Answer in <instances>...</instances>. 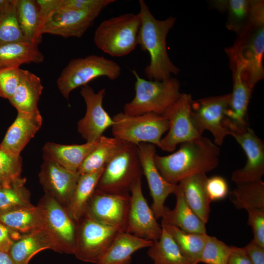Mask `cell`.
<instances>
[{
	"mask_svg": "<svg viewBox=\"0 0 264 264\" xmlns=\"http://www.w3.org/2000/svg\"><path fill=\"white\" fill-rule=\"evenodd\" d=\"M220 149L209 138L202 136L180 144L179 149L166 156L155 154L156 168L168 182L180 181L197 174H206L215 169L220 161Z\"/></svg>",
	"mask_w": 264,
	"mask_h": 264,
	"instance_id": "cell-1",
	"label": "cell"
},
{
	"mask_svg": "<svg viewBox=\"0 0 264 264\" xmlns=\"http://www.w3.org/2000/svg\"><path fill=\"white\" fill-rule=\"evenodd\" d=\"M141 25L138 45L149 53L150 62L145 68L148 80L162 81L177 75L180 70L170 60L167 51L166 38L176 19L170 17L164 20L155 19L143 0L139 1Z\"/></svg>",
	"mask_w": 264,
	"mask_h": 264,
	"instance_id": "cell-2",
	"label": "cell"
},
{
	"mask_svg": "<svg viewBox=\"0 0 264 264\" xmlns=\"http://www.w3.org/2000/svg\"><path fill=\"white\" fill-rule=\"evenodd\" d=\"M225 52L231 70H239L243 79L253 89L264 76V18L257 20L238 36Z\"/></svg>",
	"mask_w": 264,
	"mask_h": 264,
	"instance_id": "cell-3",
	"label": "cell"
},
{
	"mask_svg": "<svg viewBox=\"0 0 264 264\" xmlns=\"http://www.w3.org/2000/svg\"><path fill=\"white\" fill-rule=\"evenodd\" d=\"M135 78V95L124 104L123 112L130 115L147 113L163 115L180 96V83L174 77L162 80H146L136 70H132Z\"/></svg>",
	"mask_w": 264,
	"mask_h": 264,
	"instance_id": "cell-4",
	"label": "cell"
},
{
	"mask_svg": "<svg viewBox=\"0 0 264 264\" xmlns=\"http://www.w3.org/2000/svg\"><path fill=\"white\" fill-rule=\"evenodd\" d=\"M141 25L139 13H125L102 21L96 28L93 42L103 52L113 57L131 53L138 45Z\"/></svg>",
	"mask_w": 264,
	"mask_h": 264,
	"instance_id": "cell-5",
	"label": "cell"
},
{
	"mask_svg": "<svg viewBox=\"0 0 264 264\" xmlns=\"http://www.w3.org/2000/svg\"><path fill=\"white\" fill-rule=\"evenodd\" d=\"M142 175L137 146L124 141L105 167L96 189L111 194L130 193Z\"/></svg>",
	"mask_w": 264,
	"mask_h": 264,
	"instance_id": "cell-6",
	"label": "cell"
},
{
	"mask_svg": "<svg viewBox=\"0 0 264 264\" xmlns=\"http://www.w3.org/2000/svg\"><path fill=\"white\" fill-rule=\"evenodd\" d=\"M121 73V66L115 61L91 55L71 60L58 78L57 85L63 97L68 100L70 92L75 88L100 77L114 80Z\"/></svg>",
	"mask_w": 264,
	"mask_h": 264,
	"instance_id": "cell-7",
	"label": "cell"
},
{
	"mask_svg": "<svg viewBox=\"0 0 264 264\" xmlns=\"http://www.w3.org/2000/svg\"><path fill=\"white\" fill-rule=\"evenodd\" d=\"M113 137L138 145L148 143L160 148L162 135L169 129V122L163 115L147 113L130 115L119 112L113 117Z\"/></svg>",
	"mask_w": 264,
	"mask_h": 264,
	"instance_id": "cell-8",
	"label": "cell"
},
{
	"mask_svg": "<svg viewBox=\"0 0 264 264\" xmlns=\"http://www.w3.org/2000/svg\"><path fill=\"white\" fill-rule=\"evenodd\" d=\"M121 231L84 215L76 222L73 255L81 261L96 264Z\"/></svg>",
	"mask_w": 264,
	"mask_h": 264,
	"instance_id": "cell-9",
	"label": "cell"
},
{
	"mask_svg": "<svg viewBox=\"0 0 264 264\" xmlns=\"http://www.w3.org/2000/svg\"><path fill=\"white\" fill-rule=\"evenodd\" d=\"M38 206L44 218V228L53 242L57 252L73 254L76 222L66 208L54 198L45 194Z\"/></svg>",
	"mask_w": 264,
	"mask_h": 264,
	"instance_id": "cell-10",
	"label": "cell"
},
{
	"mask_svg": "<svg viewBox=\"0 0 264 264\" xmlns=\"http://www.w3.org/2000/svg\"><path fill=\"white\" fill-rule=\"evenodd\" d=\"M230 97V93L211 96L193 100L191 104V117L195 129L200 135L205 130L209 131L218 146L229 135L224 121Z\"/></svg>",
	"mask_w": 264,
	"mask_h": 264,
	"instance_id": "cell-11",
	"label": "cell"
},
{
	"mask_svg": "<svg viewBox=\"0 0 264 264\" xmlns=\"http://www.w3.org/2000/svg\"><path fill=\"white\" fill-rule=\"evenodd\" d=\"M191 94L181 93L179 98L163 114L169 122L168 132L160 141L162 150L171 152L177 145L199 137L200 135L193 124L191 117Z\"/></svg>",
	"mask_w": 264,
	"mask_h": 264,
	"instance_id": "cell-12",
	"label": "cell"
},
{
	"mask_svg": "<svg viewBox=\"0 0 264 264\" xmlns=\"http://www.w3.org/2000/svg\"><path fill=\"white\" fill-rule=\"evenodd\" d=\"M130 200V193L111 194L96 189L88 202L84 215L125 232Z\"/></svg>",
	"mask_w": 264,
	"mask_h": 264,
	"instance_id": "cell-13",
	"label": "cell"
},
{
	"mask_svg": "<svg viewBox=\"0 0 264 264\" xmlns=\"http://www.w3.org/2000/svg\"><path fill=\"white\" fill-rule=\"evenodd\" d=\"M244 151L246 162L243 167L233 172L231 179L237 185L262 180L264 174V143L250 128L231 131Z\"/></svg>",
	"mask_w": 264,
	"mask_h": 264,
	"instance_id": "cell-14",
	"label": "cell"
},
{
	"mask_svg": "<svg viewBox=\"0 0 264 264\" xmlns=\"http://www.w3.org/2000/svg\"><path fill=\"white\" fill-rule=\"evenodd\" d=\"M105 93V88L95 92L88 84L81 87L80 94L86 105V112L77 122V130L86 142L97 141L113 125L112 118L103 107Z\"/></svg>",
	"mask_w": 264,
	"mask_h": 264,
	"instance_id": "cell-15",
	"label": "cell"
},
{
	"mask_svg": "<svg viewBox=\"0 0 264 264\" xmlns=\"http://www.w3.org/2000/svg\"><path fill=\"white\" fill-rule=\"evenodd\" d=\"M130 193V204L125 232L141 239L153 242L158 240L162 227L157 222L143 195L141 179L134 184Z\"/></svg>",
	"mask_w": 264,
	"mask_h": 264,
	"instance_id": "cell-16",
	"label": "cell"
},
{
	"mask_svg": "<svg viewBox=\"0 0 264 264\" xmlns=\"http://www.w3.org/2000/svg\"><path fill=\"white\" fill-rule=\"evenodd\" d=\"M143 175L146 178L153 199L151 208L156 219L161 218L167 197L176 192L177 184H171L161 176L156 168L154 156L156 146L152 144L141 143L137 145Z\"/></svg>",
	"mask_w": 264,
	"mask_h": 264,
	"instance_id": "cell-17",
	"label": "cell"
},
{
	"mask_svg": "<svg viewBox=\"0 0 264 264\" xmlns=\"http://www.w3.org/2000/svg\"><path fill=\"white\" fill-rule=\"evenodd\" d=\"M102 10L98 9L81 11L59 8L46 22L42 34L47 33L64 38H80Z\"/></svg>",
	"mask_w": 264,
	"mask_h": 264,
	"instance_id": "cell-18",
	"label": "cell"
},
{
	"mask_svg": "<svg viewBox=\"0 0 264 264\" xmlns=\"http://www.w3.org/2000/svg\"><path fill=\"white\" fill-rule=\"evenodd\" d=\"M43 158L39 174L40 182L45 194L54 198L65 207L73 193L80 175L51 159Z\"/></svg>",
	"mask_w": 264,
	"mask_h": 264,
	"instance_id": "cell-19",
	"label": "cell"
},
{
	"mask_svg": "<svg viewBox=\"0 0 264 264\" xmlns=\"http://www.w3.org/2000/svg\"><path fill=\"white\" fill-rule=\"evenodd\" d=\"M213 3L219 10L227 11L226 26L238 36L256 21L264 18L263 0H221Z\"/></svg>",
	"mask_w": 264,
	"mask_h": 264,
	"instance_id": "cell-20",
	"label": "cell"
},
{
	"mask_svg": "<svg viewBox=\"0 0 264 264\" xmlns=\"http://www.w3.org/2000/svg\"><path fill=\"white\" fill-rule=\"evenodd\" d=\"M43 118L39 110L18 112L14 122L8 128L0 147L12 154L21 152L41 127Z\"/></svg>",
	"mask_w": 264,
	"mask_h": 264,
	"instance_id": "cell-21",
	"label": "cell"
},
{
	"mask_svg": "<svg viewBox=\"0 0 264 264\" xmlns=\"http://www.w3.org/2000/svg\"><path fill=\"white\" fill-rule=\"evenodd\" d=\"M233 87L224 121L225 127L231 131L247 127L246 120L248 105L253 90L242 78L240 71L233 70Z\"/></svg>",
	"mask_w": 264,
	"mask_h": 264,
	"instance_id": "cell-22",
	"label": "cell"
},
{
	"mask_svg": "<svg viewBox=\"0 0 264 264\" xmlns=\"http://www.w3.org/2000/svg\"><path fill=\"white\" fill-rule=\"evenodd\" d=\"M100 139L101 137L97 141L83 144L64 145L47 142L43 148V156L70 171L77 172L88 155L98 145Z\"/></svg>",
	"mask_w": 264,
	"mask_h": 264,
	"instance_id": "cell-23",
	"label": "cell"
},
{
	"mask_svg": "<svg viewBox=\"0 0 264 264\" xmlns=\"http://www.w3.org/2000/svg\"><path fill=\"white\" fill-rule=\"evenodd\" d=\"M207 178L205 174H197L177 184L188 205L205 224L208 222L210 212L211 201L205 187Z\"/></svg>",
	"mask_w": 264,
	"mask_h": 264,
	"instance_id": "cell-24",
	"label": "cell"
},
{
	"mask_svg": "<svg viewBox=\"0 0 264 264\" xmlns=\"http://www.w3.org/2000/svg\"><path fill=\"white\" fill-rule=\"evenodd\" d=\"M46 249L57 252L53 242L42 228L22 235L14 242L9 253L15 264H28L35 255Z\"/></svg>",
	"mask_w": 264,
	"mask_h": 264,
	"instance_id": "cell-25",
	"label": "cell"
},
{
	"mask_svg": "<svg viewBox=\"0 0 264 264\" xmlns=\"http://www.w3.org/2000/svg\"><path fill=\"white\" fill-rule=\"evenodd\" d=\"M174 194L176 197V205L172 210L165 206L161 222L185 232L206 234L205 224L188 205L178 184Z\"/></svg>",
	"mask_w": 264,
	"mask_h": 264,
	"instance_id": "cell-26",
	"label": "cell"
},
{
	"mask_svg": "<svg viewBox=\"0 0 264 264\" xmlns=\"http://www.w3.org/2000/svg\"><path fill=\"white\" fill-rule=\"evenodd\" d=\"M153 243V241L121 231L96 264H131L134 252L150 247Z\"/></svg>",
	"mask_w": 264,
	"mask_h": 264,
	"instance_id": "cell-27",
	"label": "cell"
},
{
	"mask_svg": "<svg viewBox=\"0 0 264 264\" xmlns=\"http://www.w3.org/2000/svg\"><path fill=\"white\" fill-rule=\"evenodd\" d=\"M43 86L40 78L31 72L20 68L17 88L8 100L18 112H32L38 109Z\"/></svg>",
	"mask_w": 264,
	"mask_h": 264,
	"instance_id": "cell-28",
	"label": "cell"
},
{
	"mask_svg": "<svg viewBox=\"0 0 264 264\" xmlns=\"http://www.w3.org/2000/svg\"><path fill=\"white\" fill-rule=\"evenodd\" d=\"M0 221L21 235L44 228L43 214L38 205L20 207L0 212Z\"/></svg>",
	"mask_w": 264,
	"mask_h": 264,
	"instance_id": "cell-29",
	"label": "cell"
},
{
	"mask_svg": "<svg viewBox=\"0 0 264 264\" xmlns=\"http://www.w3.org/2000/svg\"><path fill=\"white\" fill-rule=\"evenodd\" d=\"M104 168L80 175L73 193L65 207L70 217L77 222L85 213L86 209L96 189Z\"/></svg>",
	"mask_w": 264,
	"mask_h": 264,
	"instance_id": "cell-30",
	"label": "cell"
},
{
	"mask_svg": "<svg viewBox=\"0 0 264 264\" xmlns=\"http://www.w3.org/2000/svg\"><path fill=\"white\" fill-rule=\"evenodd\" d=\"M44 56L38 46L28 42L6 44L0 46V70L20 67L24 64L43 62Z\"/></svg>",
	"mask_w": 264,
	"mask_h": 264,
	"instance_id": "cell-31",
	"label": "cell"
},
{
	"mask_svg": "<svg viewBox=\"0 0 264 264\" xmlns=\"http://www.w3.org/2000/svg\"><path fill=\"white\" fill-rule=\"evenodd\" d=\"M229 195L238 209H245L248 213L264 211V182L262 180L237 185Z\"/></svg>",
	"mask_w": 264,
	"mask_h": 264,
	"instance_id": "cell-32",
	"label": "cell"
},
{
	"mask_svg": "<svg viewBox=\"0 0 264 264\" xmlns=\"http://www.w3.org/2000/svg\"><path fill=\"white\" fill-rule=\"evenodd\" d=\"M124 142V141L114 137L103 135L98 145L88 155L77 172L80 175L105 168Z\"/></svg>",
	"mask_w": 264,
	"mask_h": 264,
	"instance_id": "cell-33",
	"label": "cell"
},
{
	"mask_svg": "<svg viewBox=\"0 0 264 264\" xmlns=\"http://www.w3.org/2000/svg\"><path fill=\"white\" fill-rule=\"evenodd\" d=\"M162 227L159 239L153 242L147 252L154 264H190L172 236Z\"/></svg>",
	"mask_w": 264,
	"mask_h": 264,
	"instance_id": "cell-34",
	"label": "cell"
},
{
	"mask_svg": "<svg viewBox=\"0 0 264 264\" xmlns=\"http://www.w3.org/2000/svg\"><path fill=\"white\" fill-rule=\"evenodd\" d=\"M18 22L26 41L36 45L41 42L39 34V7L36 0H16Z\"/></svg>",
	"mask_w": 264,
	"mask_h": 264,
	"instance_id": "cell-35",
	"label": "cell"
},
{
	"mask_svg": "<svg viewBox=\"0 0 264 264\" xmlns=\"http://www.w3.org/2000/svg\"><path fill=\"white\" fill-rule=\"evenodd\" d=\"M161 224L172 236L190 264L200 263L201 254L208 235L207 233H189L162 222Z\"/></svg>",
	"mask_w": 264,
	"mask_h": 264,
	"instance_id": "cell-36",
	"label": "cell"
},
{
	"mask_svg": "<svg viewBox=\"0 0 264 264\" xmlns=\"http://www.w3.org/2000/svg\"><path fill=\"white\" fill-rule=\"evenodd\" d=\"M25 182L26 179L21 177L11 182L0 184V212L32 205Z\"/></svg>",
	"mask_w": 264,
	"mask_h": 264,
	"instance_id": "cell-37",
	"label": "cell"
},
{
	"mask_svg": "<svg viewBox=\"0 0 264 264\" xmlns=\"http://www.w3.org/2000/svg\"><path fill=\"white\" fill-rule=\"evenodd\" d=\"M16 0L0 10V46L6 44L27 42L17 19Z\"/></svg>",
	"mask_w": 264,
	"mask_h": 264,
	"instance_id": "cell-38",
	"label": "cell"
},
{
	"mask_svg": "<svg viewBox=\"0 0 264 264\" xmlns=\"http://www.w3.org/2000/svg\"><path fill=\"white\" fill-rule=\"evenodd\" d=\"M232 246L216 237L207 235L201 254L200 263L205 264H227Z\"/></svg>",
	"mask_w": 264,
	"mask_h": 264,
	"instance_id": "cell-39",
	"label": "cell"
},
{
	"mask_svg": "<svg viewBox=\"0 0 264 264\" xmlns=\"http://www.w3.org/2000/svg\"><path fill=\"white\" fill-rule=\"evenodd\" d=\"M22 158L9 153L0 147V184L14 181L22 177Z\"/></svg>",
	"mask_w": 264,
	"mask_h": 264,
	"instance_id": "cell-40",
	"label": "cell"
},
{
	"mask_svg": "<svg viewBox=\"0 0 264 264\" xmlns=\"http://www.w3.org/2000/svg\"><path fill=\"white\" fill-rule=\"evenodd\" d=\"M20 67L0 70V97L9 100L14 93L19 82Z\"/></svg>",
	"mask_w": 264,
	"mask_h": 264,
	"instance_id": "cell-41",
	"label": "cell"
},
{
	"mask_svg": "<svg viewBox=\"0 0 264 264\" xmlns=\"http://www.w3.org/2000/svg\"><path fill=\"white\" fill-rule=\"evenodd\" d=\"M206 190L210 201H217L225 198L229 194V187L225 179L220 176L207 178Z\"/></svg>",
	"mask_w": 264,
	"mask_h": 264,
	"instance_id": "cell-42",
	"label": "cell"
},
{
	"mask_svg": "<svg viewBox=\"0 0 264 264\" xmlns=\"http://www.w3.org/2000/svg\"><path fill=\"white\" fill-rule=\"evenodd\" d=\"M114 0H61L60 8L81 11L104 9Z\"/></svg>",
	"mask_w": 264,
	"mask_h": 264,
	"instance_id": "cell-43",
	"label": "cell"
},
{
	"mask_svg": "<svg viewBox=\"0 0 264 264\" xmlns=\"http://www.w3.org/2000/svg\"><path fill=\"white\" fill-rule=\"evenodd\" d=\"M247 224L252 229L253 240L264 247V211H254L248 213Z\"/></svg>",
	"mask_w": 264,
	"mask_h": 264,
	"instance_id": "cell-44",
	"label": "cell"
},
{
	"mask_svg": "<svg viewBox=\"0 0 264 264\" xmlns=\"http://www.w3.org/2000/svg\"><path fill=\"white\" fill-rule=\"evenodd\" d=\"M39 7V34L42 37L43 28L52 14L60 8L61 0H37Z\"/></svg>",
	"mask_w": 264,
	"mask_h": 264,
	"instance_id": "cell-45",
	"label": "cell"
},
{
	"mask_svg": "<svg viewBox=\"0 0 264 264\" xmlns=\"http://www.w3.org/2000/svg\"><path fill=\"white\" fill-rule=\"evenodd\" d=\"M22 236L0 221V251L9 252L14 242Z\"/></svg>",
	"mask_w": 264,
	"mask_h": 264,
	"instance_id": "cell-46",
	"label": "cell"
},
{
	"mask_svg": "<svg viewBox=\"0 0 264 264\" xmlns=\"http://www.w3.org/2000/svg\"><path fill=\"white\" fill-rule=\"evenodd\" d=\"M244 248L252 264H264V247L252 240Z\"/></svg>",
	"mask_w": 264,
	"mask_h": 264,
	"instance_id": "cell-47",
	"label": "cell"
},
{
	"mask_svg": "<svg viewBox=\"0 0 264 264\" xmlns=\"http://www.w3.org/2000/svg\"><path fill=\"white\" fill-rule=\"evenodd\" d=\"M227 264H252L244 247L232 246Z\"/></svg>",
	"mask_w": 264,
	"mask_h": 264,
	"instance_id": "cell-48",
	"label": "cell"
},
{
	"mask_svg": "<svg viewBox=\"0 0 264 264\" xmlns=\"http://www.w3.org/2000/svg\"><path fill=\"white\" fill-rule=\"evenodd\" d=\"M0 264H15L9 252L0 251Z\"/></svg>",
	"mask_w": 264,
	"mask_h": 264,
	"instance_id": "cell-49",
	"label": "cell"
},
{
	"mask_svg": "<svg viewBox=\"0 0 264 264\" xmlns=\"http://www.w3.org/2000/svg\"><path fill=\"white\" fill-rule=\"evenodd\" d=\"M13 0H0V10L9 5Z\"/></svg>",
	"mask_w": 264,
	"mask_h": 264,
	"instance_id": "cell-50",
	"label": "cell"
}]
</instances>
